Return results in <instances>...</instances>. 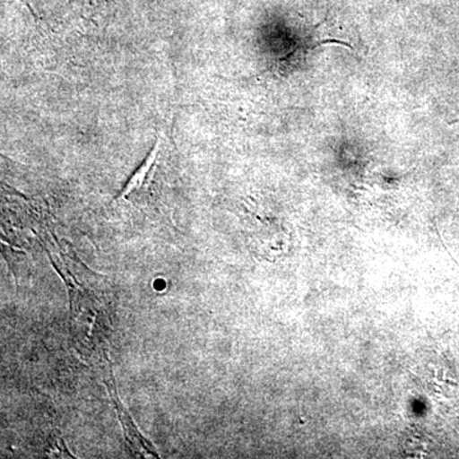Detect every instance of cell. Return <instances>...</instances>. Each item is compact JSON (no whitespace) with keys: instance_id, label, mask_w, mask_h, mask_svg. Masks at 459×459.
Returning a JSON list of instances; mask_svg holds the SVG:
<instances>
[{"instance_id":"cell-1","label":"cell","mask_w":459,"mask_h":459,"mask_svg":"<svg viewBox=\"0 0 459 459\" xmlns=\"http://www.w3.org/2000/svg\"><path fill=\"white\" fill-rule=\"evenodd\" d=\"M162 138H157L155 147L151 151L150 155L144 160L143 164L141 168L133 174L131 180L126 183L124 186L122 193L117 199H126L132 197V195H138L141 190H143L152 179L153 174H155L157 162H159L160 156L162 152Z\"/></svg>"}]
</instances>
